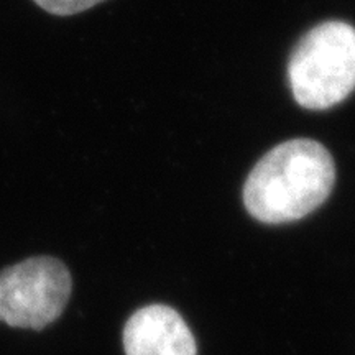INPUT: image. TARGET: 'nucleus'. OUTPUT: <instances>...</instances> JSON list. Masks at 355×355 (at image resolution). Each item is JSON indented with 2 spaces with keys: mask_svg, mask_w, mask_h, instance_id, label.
I'll return each instance as SVG.
<instances>
[{
  "mask_svg": "<svg viewBox=\"0 0 355 355\" xmlns=\"http://www.w3.org/2000/svg\"><path fill=\"white\" fill-rule=\"evenodd\" d=\"M336 183L331 153L316 140L295 139L270 150L243 186L248 214L265 224H286L316 211Z\"/></svg>",
  "mask_w": 355,
  "mask_h": 355,
  "instance_id": "f257e3e1",
  "label": "nucleus"
},
{
  "mask_svg": "<svg viewBox=\"0 0 355 355\" xmlns=\"http://www.w3.org/2000/svg\"><path fill=\"white\" fill-rule=\"evenodd\" d=\"M288 79L301 107L324 110L355 89V28L324 21L300 40L288 63Z\"/></svg>",
  "mask_w": 355,
  "mask_h": 355,
  "instance_id": "f03ea898",
  "label": "nucleus"
},
{
  "mask_svg": "<svg viewBox=\"0 0 355 355\" xmlns=\"http://www.w3.org/2000/svg\"><path fill=\"white\" fill-rule=\"evenodd\" d=\"M68 268L51 257H35L0 273V321L43 329L63 314L71 296Z\"/></svg>",
  "mask_w": 355,
  "mask_h": 355,
  "instance_id": "7ed1b4c3",
  "label": "nucleus"
},
{
  "mask_svg": "<svg viewBox=\"0 0 355 355\" xmlns=\"http://www.w3.org/2000/svg\"><path fill=\"white\" fill-rule=\"evenodd\" d=\"M127 355H198L196 340L184 319L165 304L133 313L123 327Z\"/></svg>",
  "mask_w": 355,
  "mask_h": 355,
  "instance_id": "20e7f679",
  "label": "nucleus"
},
{
  "mask_svg": "<svg viewBox=\"0 0 355 355\" xmlns=\"http://www.w3.org/2000/svg\"><path fill=\"white\" fill-rule=\"evenodd\" d=\"M38 7L53 15L68 17L74 15V13H81L84 10H89L97 3L104 2V0H33Z\"/></svg>",
  "mask_w": 355,
  "mask_h": 355,
  "instance_id": "39448f33",
  "label": "nucleus"
}]
</instances>
